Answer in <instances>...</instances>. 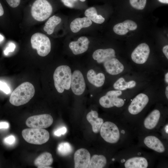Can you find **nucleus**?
<instances>
[{"label":"nucleus","mask_w":168,"mask_h":168,"mask_svg":"<svg viewBox=\"0 0 168 168\" xmlns=\"http://www.w3.org/2000/svg\"><path fill=\"white\" fill-rule=\"evenodd\" d=\"M90 158V154L87 149L82 148L77 150L74 155V167L88 168Z\"/></svg>","instance_id":"f8f14e48"},{"label":"nucleus","mask_w":168,"mask_h":168,"mask_svg":"<svg viewBox=\"0 0 168 168\" xmlns=\"http://www.w3.org/2000/svg\"><path fill=\"white\" fill-rule=\"evenodd\" d=\"M165 93L166 97L167 99H168V86H167L166 87V91H165Z\"/></svg>","instance_id":"a19ab883"},{"label":"nucleus","mask_w":168,"mask_h":168,"mask_svg":"<svg viewBox=\"0 0 168 168\" xmlns=\"http://www.w3.org/2000/svg\"><path fill=\"white\" fill-rule=\"evenodd\" d=\"M160 117L159 110L155 109L152 111L144 119L143 125L145 128L148 130L154 128L158 124Z\"/></svg>","instance_id":"a211bd4d"},{"label":"nucleus","mask_w":168,"mask_h":168,"mask_svg":"<svg viewBox=\"0 0 168 168\" xmlns=\"http://www.w3.org/2000/svg\"><path fill=\"white\" fill-rule=\"evenodd\" d=\"M87 77L89 82L97 87L102 86L105 79V76L103 73L100 72L96 74L93 69H90L88 71Z\"/></svg>","instance_id":"4be33fe9"},{"label":"nucleus","mask_w":168,"mask_h":168,"mask_svg":"<svg viewBox=\"0 0 168 168\" xmlns=\"http://www.w3.org/2000/svg\"><path fill=\"white\" fill-rule=\"evenodd\" d=\"M30 41L32 47L37 50L40 56L44 57L50 52V41L49 38L45 35L40 33H35L32 36Z\"/></svg>","instance_id":"39448f33"},{"label":"nucleus","mask_w":168,"mask_h":168,"mask_svg":"<svg viewBox=\"0 0 168 168\" xmlns=\"http://www.w3.org/2000/svg\"><path fill=\"white\" fill-rule=\"evenodd\" d=\"M89 41L85 36H81L76 41L71 42L69 47L73 53L75 55L82 54L87 50Z\"/></svg>","instance_id":"ddd939ff"},{"label":"nucleus","mask_w":168,"mask_h":168,"mask_svg":"<svg viewBox=\"0 0 168 168\" xmlns=\"http://www.w3.org/2000/svg\"><path fill=\"white\" fill-rule=\"evenodd\" d=\"M53 159L51 153L44 152L39 155L34 161V164L37 167L39 166H49L52 164Z\"/></svg>","instance_id":"5701e85b"},{"label":"nucleus","mask_w":168,"mask_h":168,"mask_svg":"<svg viewBox=\"0 0 168 168\" xmlns=\"http://www.w3.org/2000/svg\"><path fill=\"white\" fill-rule=\"evenodd\" d=\"M120 90H112L107 92L106 95L99 99L100 105L105 108H110L114 106L119 108L124 104V101L119 96L122 94Z\"/></svg>","instance_id":"0eeeda50"},{"label":"nucleus","mask_w":168,"mask_h":168,"mask_svg":"<svg viewBox=\"0 0 168 168\" xmlns=\"http://www.w3.org/2000/svg\"><path fill=\"white\" fill-rule=\"evenodd\" d=\"M38 168H52L51 167L49 166H39L37 167Z\"/></svg>","instance_id":"79ce46f5"},{"label":"nucleus","mask_w":168,"mask_h":168,"mask_svg":"<svg viewBox=\"0 0 168 168\" xmlns=\"http://www.w3.org/2000/svg\"><path fill=\"white\" fill-rule=\"evenodd\" d=\"M57 151L58 153L61 156H67L72 153L73 151V148L69 142H63L58 145Z\"/></svg>","instance_id":"cd10ccee"},{"label":"nucleus","mask_w":168,"mask_h":168,"mask_svg":"<svg viewBox=\"0 0 168 168\" xmlns=\"http://www.w3.org/2000/svg\"><path fill=\"white\" fill-rule=\"evenodd\" d=\"M147 2V0H129V3L131 7L138 10L144 9Z\"/></svg>","instance_id":"c85d7f7f"},{"label":"nucleus","mask_w":168,"mask_h":168,"mask_svg":"<svg viewBox=\"0 0 168 168\" xmlns=\"http://www.w3.org/2000/svg\"><path fill=\"white\" fill-rule=\"evenodd\" d=\"M35 89L33 85L29 82L23 83L12 92L9 101L12 105L19 106L28 102L33 97Z\"/></svg>","instance_id":"f257e3e1"},{"label":"nucleus","mask_w":168,"mask_h":168,"mask_svg":"<svg viewBox=\"0 0 168 168\" xmlns=\"http://www.w3.org/2000/svg\"><path fill=\"white\" fill-rule=\"evenodd\" d=\"M4 14V10L3 7L0 2V16L3 15Z\"/></svg>","instance_id":"4c0bfd02"},{"label":"nucleus","mask_w":168,"mask_h":168,"mask_svg":"<svg viewBox=\"0 0 168 168\" xmlns=\"http://www.w3.org/2000/svg\"><path fill=\"white\" fill-rule=\"evenodd\" d=\"M15 138L13 135H10L4 139V142L8 144L12 145L15 142Z\"/></svg>","instance_id":"72a5a7b5"},{"label":"nucleus","mask_w":168,"mask_h":168,"mask_svg":"<svg viewBox=\"0 0 168 168\" xmlns=\"http://www.w3.org/2000/svg\"><path fill=\"white\" fill-rule=\"evenodd\" d=\"M70 1H71L72 2H73V1H76L77 0H69Z\"/></svg>","instance_id":"c03bdc74"},{"label":"nucleus","mask_w":168,"mask_h":168,"mask_svg":"<svg viewBox=\"0 0 168 168\" xmlns=\"http://www.w3.org/2000/svg\"><path fill=\"white\" fill-rule=\"evenodd\" d=\"M137 28V25L135 22L127 20L115 25L113 27V30L118 35H123L126 34L129 30H135Z\"/></svg>","instance_id":"f3484780"},{"label":"nucleus","mask_w":168,"mask_h":168,"mask_svg":"<svg viewBox=\"0 0 168 168\" xmlns=\"http://www.w3.org/2000/svg\"><path fill=\"white\" fill-rule=\"evenodd\" d=\"M4 39V37L0 34V43Z\"/></svg>","instance_id":"37998d69"},{"label":"nucleus","mask_w":168,"mask_h":168,"mask_svg":"<svg viewBox=\"0 0 168 168\" xmlns=\"http://www.w3.org/2000/svg\"><path fill=\"white\" fill-rule=\"evenodd\" d=\"M162 51L166 56L167 58L168 59V45H166L163 47L162 49Z\"/></svg>","instance_id":"e433bc0d"},{"label":"nucleus","mask_w":168,"mask_h":168,"mask_svg":"<svg viewBox=\"0 0 168 168\" xmlns=\"http://www.w3.org/2000/svg\"><path fill=\"white\" fill-rule=\"evenodd\" d=\"M106 71L111 75H116L123 72L124 67L123 64L115 58H111L103 63Z\"/></svg>","instance_id":"4468645a"},{"label":"nucleus","mask_w":168,"mask_h":168,"mask_svg":"<svg viewBox=\"0 0 168 168\" xmlns=\"http://www.w3.org/2000/svg\"><path fill=\"white\" fill-rule=\"evenodd\" d=\"M165 81L166 83H168V72H167L165 75Z\"/></svg>","instance_id":"ea45409f"},{"label":"nucleus","mask_w":168,"mask_h":168,"mask_svg":"<svg viewBox=\"0 0 168 168\" xmlns=\"http://www.w3.org/2000/svg\"><path fill=\"white\" fill-rule=\"evenodd\" d=\"M101 137L106 142L112 144L117 143L119 140V129L114 123L110 121L104 122L100 130Z\"/></svg>","instance_id":"423d86ee"},{"label":"nucleus","mask_w":168,"mask_h":168,"mask_svg":"<svg viewBox=\"0 0 168 168\" xmlns=\"http://www.w3.org/2000/svg\"><path fill=\"white\" fill-rule=\"evenodd\" d=\"M148 165L147 159L142 157L130 158L124 164V166L126 168H147Z\"/></svg>","instance_id":"aec40b11"},{"label":"nucleus","mask_w":168,"mask_h":168,"mask_svg":"<svg viewBox=\"0 0 168 168\" xmlns=\"http://www.w3.org/2000/svg\"><path fill=\"white\" fill-rule=\"evenodd\" d=\"M84 14L86 17L95 23L100 24L105 21V18L101 15L97 14L96 10L94 7L87 9Z\"/></svg>","instance_id":"393cba45"},{"label":"nucleus","mask_w":168,"mask_h":168,"mask_svg":"<svg viewBox=\"0 0 168 168\" xmlns=\"http://www.w3.org/2000/svg\"><path fill=\"white\" fill-rule=\"evenodd\" d=\"M21 133L26 141L33 144H43L47 142L49 138V132L44 129L26 128L23 130Z\"/></svg>","instance_id":"7ed1b4c3"},{"label":"nucleus","mask_w":168,"mask_h":168,"mask_svg":"<svg viewBox=\"0 0 168 168\" xmlns=\"http://www.w3.org/2000/svg\"><path fill=\"white\" fill-rule=\"evenodd\" d=\"M91 21L86 17L75 19L70 24L71 31L74 33L79 32L82 28H86L91 26Z\"/></svg>","instance_id":"412c9836"},{"label":"nucleus","mask_w":168,"mask_h":168,"mask_svg":"<svg viewBox=\"0 0 168 168\" xmlns=\"http://www.w3.org/2000/svg\"><path fill=\"white\" fill-rule=\"evenodd\" d=\"M53 8L47 0H36L31 8V13L35 20L41 21L47 19L51 14Z\"/></svg>","instance_id":"20e7f679"},{"label":"nucleus","mask_w":168,"mask_h":168,"mask_svg":"<svg viewBox=\"0 0 168 168\" xmlns=\"http://www.w3.org/2000/svg\"><path fill=\"white\" fill-rule=\"evenodd\" d=\"M67 132V128L65 127H63L55 130L54 132V134L56 136L59 137L65 134Z\"/></svg>","instance_id":"2f4dec72"},{"label":"nucleus","mask_w":168,"mask_h":168,"mask_svg":"<svg viewBox=\"0 0 168 168\" xmlns=\"http://www.w3.org/2000/svg\"><path fill=\"white\" fill-rule=\"evenodd\" d=\"M150 53L149 46L145 43H141L132 52L131 58L136 63L143 64L147 61Z\"/></svg>","instance_id":"1a4fd4ad"},{"label":"nucleus","mask_w":168,"mask_h":168,"mask_svg":"<svg viewBox=\"0 0 168 168\" xmlns=\"http://www.w3.org/2000/svg\"><path fill=\"white\" fill-rule=\"evenodd\" d=\"M61 1L65 6L70 7H74V5L71 1L69 0H61Z\"/></svg>","instance_id":"f704fd0d"},{"label":"nucleus","mask_w":168,"mask_h":168,"mask_svg":"<svg viewBox=\"0 0 168 168\" xmlns=\"http://www.w3.org/2000/svg\"><path fill=\"white\" fill-rule=\"evenodd\" d=\"M82 2H84L86 0H79Z\"/></svg>","instance_id":"a18cd8bd"},{"label":"nucleus","mask_w":168,"mask_h":168,"mask_svg":"<svg viewBox=\"0 0 168 168\" xmlns=\"http://www.w3.org/2000/svg\"><path fill=\"white\" fill-rule=\"evenodd\" d=\"M115 50L112 48L99 49L94 52L92 57L98 63H103L109 59L115 58Z\"/></svg>","instance_id":"dca6fc26"},{"label":"nucleus","mask_w":168,"mask_h":168,"mask_svg":"<svg viewBox=\"0 0 168 168\" xmlns=\"http://www.w3.org/2000/svg\"><path fill=\"white\" fill-rule=\"evenodd\" d=\"M145 145L148 147L160 153L164 152L165 147L162 142L157 137L149 135L144 139Z\"/></svg>","instance_id":"2eb2a0df"},{"label":"nucleus","mask_w":168,"mask_h":168,"mask_svg":"<svg viewBox=\"0 0 168 168\" xmlns=\"http://www.w3.org/2000/svg\"><path fill=\"white\" fill-rule=\"evenodd\" d=\"M107 163L106 157L103 155H94L92 156L88 168H102Z\"/></svg>","instance_id":"b1692460"},{"label":"nucleus","mask_w":168,"mask_h":168,"mask_svg":"<svg viewBox=\"0 0 168 168\" xmlns=\"http://www.w3.org/2000/svg\"><path fill=\"white\" fill-rule=\"evenodd\" d=\"M16 47L14 43L12 42L9 43L7 47L4 51V54L7 55L10 53L14 51Z\"/></svg>","instance_id":"c756f323"},{"label":"nucleus","mask_w":168,"mask_h":168,"mask_svg":"<svg viewBox=\"0 0 168 168\" xmlns=\"http://www.w3.org/2000/svg\"><path fill=\"white\" fill-rule=\"evenodd\" d=\"M72 75L71 69L68 66L61 65L56 68L53 78L54 86L58 92L62 93L65 89H70Z\"/></svg>","instance_id":"f03ea898"},{"label":"nucleus","mask_w":168,"mask_h":168,"mask_svg":"<svg viewBox=\"0 0 168 168\" xmlns=\"http://www.w3.org/2000/svg\"><path fill=\"white\" fill-rule=\"evenodd\" d=\"M160 2L163 3L168 4V0H157Z\"/></svg>","instance_id":"58836bf2"},{"label":"nucleus","mask_w":168,"mask_h":168,"mask_svg":"<svg viewBox=\"0 0 168 168\" xmlns=\"http://www.w3.org/2000/svg\"><path fill=\"white\" fill-rule=\"evenodd\" d=\"M9 127V123L6 122H0V129L8 128Z\"/></svg>","instance_id":"c9c22d12"},{"label":"nucleus","mask_w":168,"mask_h":168,"mask_svg":"<svg viewBox=\"0 0 168 168\" xmlns=\"http://www.w3.org/2000/svg\"><path fill=\"white\" fill-rule=\"evenodd\" d=\"M136 85V82L133 80L126 82L123 77L119 78L114 84L113 87L116 90L123 91L127 89L132 88Z\"/></svg>","instance_id":"bb28decb"},{"label":"nucleus","mask_w":168,"mask_h":168,"mask_svg":"<svg viewBox=\"0 0 168 168\" xmlns=\"http://www.w3.org/2000/svg\"><path fill=\"white\" fill-rule=\"evenodd\" d=\"M52 116L47 114L35 115L29 117L26 120V125L30 128L44 129L49 127L53 124Z\"/></svg>","instance_id":"6e6552de"},{"label":"nucleus","mask_w":168,"mask_h":168,"mask_svg":"<svg viewBox=\"0 0 168 168\" xmlns=\"http://www.w3.org/2000/svg\"><path fill=\"white\" fill-rule=\"evenodd\" d=\"M71 87L73 92L80 96L83 93L86 88L83 76L78 70H75L72 75Z\"/></svg>","instance_id":"9b49d317"},{"label":"nucleus","mask_w":168,"mask_h":168,"mask_svg":"<svg viewBox=\"0 0 168 168\" xmlns=\"http://www.w3.org/2000/svg\"><path fill=\"white\" fill-rule=\"evenodd\" d=\"M86 119L91 125L93 132L95 133H98L104 122L102 119L98 117L97 112L91 110L87 114Z\"/></svg>","instance_id":"6ab92c4d"},{"label":"nucleus","mask_w":168,"mask_h":168,"mask_svg":"<svg viewBox=\"0 0 168 168\" xmlns=\"http://www.w3.org/2000/svg\"><path fill=\"white\" fill-rule=\"evenodd\" d=\"M0 90L6 94H8L10 92V87L5 82L0 81Z\"/></svg>","instance_id":"7c9ffc66"},{"label":"nucleus","mask_w":168,"mask_h":168,"mask_svg":"<svg viewBox=\"0 0 168 168\" xmlns=\"http://www.w3.org/2000/svg\"><path fill=\"white\" fill-rule=\"evenodd\" d=\"M61 21V19L59 16L54 15L50 17L45 23L44 30L48 35H51L54 32L55 27Z\"/></svg>","instance_id":"a878e982"},{"label":"nucleus","mask_w":168,"mask_h":168,"mask_svg":"<svg viewBox=\"0 0 168 168\" xmlns=\"http://www.w3.org/2000/svg\"><path fill=\"white\" fill-rule=\"evenodd\" d=\"M8 5L11 7L15 8L20 4L21 0H6Z\"/></svg>","instance_id":"473e14b6"},{"label":"nucleus","mask_w":168,"mask_h":168,"mask_svg":"<svg viewBox=\"0 0 168 168\" xmlns=\"http://www.w3.org/2000/svg\"><path fill=\"white\" fill-rule=\"evenodd\" d=\"M148 96L143 93L137 95L132 101L128 107L129 112L133 115H136L140 113L148 103Z\"/></svg>","instance_id":"9d476101"}]
</instances>
